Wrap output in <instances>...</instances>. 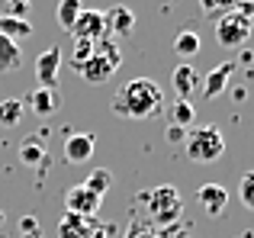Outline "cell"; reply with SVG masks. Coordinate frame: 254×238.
<instances>
[{
	"label": "cell",
	"mask_w": 254,
	"mask_h": 238,
	"mask_svg": "<svg viewBox=\"0 0 254 238\" xmlns=\"http://www.w3.org/2000/svg\"><path fill=\"white\" fill-rule=\"evenodd\" d=\"M103 19H106V36H129L132 29H135V10L132 6H113V10H106L103 13Z\"/></svg>",
	"instance_id": "5bb4252c"
},
{
	"label": "cell",
	"mask_w": 254,
	"mask_h": 238,
	"mask_svg": "<svg viewBox=\"0 0 254 238\" xmlns=\"http://www.w3.org/2000/svg\"><path fill=\"white\" fill-rule=\"evenodd\" d=\"M81 10H84L81 0H58V10H55L58 26H62V29H71V26H74V19L81 16Z\"/></svg>",
	"instance_id": "ffe728a7"
},
{
	"label": "cell",
	"mask_w": 254,
	"mask_h": 238,
	"mask_svg": "<svg viewBox=\"0 0 254 238\" xmlns=\"http://www.w3.org/2000/svg\"><path fill=\"white\" fill-rule=\"evenodd\" d=\"M84 187H87V190H93L97 196H106V190H113V174H110L106 168H93L90 174H87Z\"/></svg>",
	"instance_id": "44dd1931"
},
{
	"label": "cell",
	"mask_w": 254,
	"mask_h": 238,
	"mask_svg": "<svg viewBox=\"0 0 254 238\" xmlns=\"http://www.w3.org/2000/svg\"><path fill=\"white\" fill-rule=\"evenodd\" d=\"M64 206L74 216H97L100 206H103V196H97L93 190H87L84 183H77V187H71L68 193H64Z\"/></svg>",
	"instance_id": "ba28073f"
},
{
	"label": "cell",
	"mask_w": 254,
	"mask_h": 238,
	"mask_svg": "<svg viewBox=\"0 0 254 238\" xmlns=\"http://www.w3.org/2000/svg\"><path fill=\"white\" fill-rule=\"evenodd\" d=\"M93 148H97V138L90 132H71L64 138V161L68 164H87L93 158Z\"/></svg>",
	"instance_id": "30bf717a"
},
{
	"label": "cell",
	"mask_w": 254,
	"mask_h": 238,
	"mask_svg": "<svg viewBox=\"0 0 254 238\" xmlns=\"http://www.w3.org/2000/svg\"><path fill=\"white\" fill-rule=\"evenodd\" d=\"M19 232L26 238H39V222L32 219V216H23V219H19Z\"/></svg>",
	"instance_id": "83f0119b"
},
{
	"label": "cell",
	"mask_w": 254,
	"mask_h": 238,
	"mask_svg": "<svg viewBox=\"0 0 254 238\" xmlns=\"http://www.w3.org/2000/svg\"><path fill=\"white\" fill-rule=\"evenodd\" d=\"M142 203H145V209H148V219L155 222V226H161V229L180 222V213H184V200H180L177 187H171V183L151 187L148 193L142 196Z\"/></svg>",
	"instance_id": "3957f363"
},
{
	"label": "cell",
	"mask_w": 254,
	"mask_h": 238,
	"mask_svg": "<svg viewBox=\"0 0 254 238\" xmlns=\"http://www.w3.org/2000/svg\"><path fill=\"white\" fill-rule=\"evenodd\" d=\"M251 23L254 19H248L238 10L219 16L216 19V42L222 45V49H242V45L248 42V36H251Z\"/></svg>",
	"instance_id": "5b68a950"
},
{
	"label": "cell",
	"mask_w": 254,
	"mask_h": 238,
	"mask_svg": "<svg viewBox=\"0 0 254 238\" xmlns=\"http://www.w3.org/2000/svg\"><path fill=\"white\" fill-rule=\"evenodd\" d=\"M113 116L123 119H151L164 113V90L161 84H155L151 77H135V81H126L123 87L113 94L110 103Z\"/></svg>",
	"instance_id": "6da1fadb"
},
{
	"label": "cell",
	"mask_w": 254,
	"mask_h": 238,
	"mask_svg": "<svg viewBox=\"0 0 254 238\" xmlns=\"http://www.w3.org/2000/svg\"><path fill=\"white\" fill-rule=\"evenodd\" d=\"M113 229L97 222V216H74L64 213L62 222H58V235L62 238H106Z\"/></svg>",
	"instance_id": "8992f818"
},
{
	"label": "cell",
	"mask_w": 254,
	"mask_h": 238,
	"mask_svg": "<svg viewBox=\"0 0 254 238\" xmlns=\"http://www.w3.org/2000/svg\"><path fill=\"white\" fill-rule=\"evenodd\" d=\"M196 200H199V206H203V213L209 216V219H219V216L225 213V206H229V190H225L222 183H203V187L196 190Z\"/></svg>",
	"instance_id": "8fae6325"
},
{
	"label": "cell",
	"mask_w": 254,
	"mask_h": 238,
	"mask_svg": "<svg viewBox=\"0 0 254 238\" xmlns=\"http://www.w3.org/2000/svg\"><path fill=\"white\" fill-rule=\"evenodd\" d=\"M26 107L36 116H52V113L62 110V94H58L55 87H36L29 94V100H26Z\"/></svg>",
	"instance_id": "9a60e30c"
},
{
	"label": "cell",
	"mask_w": 254,
	"mask_h": 238,
	"mask_svg": "<svg viewBox=\"0 0 254 238\" xmlns=\"http://www.w3.org/2000/svg\"><path fill=\"white\" fill-rule=\"evenodd\" d=\"M19 161L26 164V168H42V164H49V151H45V142L39 135H29L23 145H19Z\"/></svg>",
	"instance_id": "2e32d148"
},
{
	"label": "cell",
	"mask_w": 254,
	"mask_h": 238,
	"mask_svg": "<svg viewBox=\"0 0 254 238\" xmlns=\"http://www.w3.org/2000/svg\"><path fill=\"white\" fill-rule=\"evenodd\" d=\"M23 113H26L23 100H0V125H3V129L16 125L19 119H23Z\"/></svg>",
	"instance_id": "603a6c76"
},
{
	"label": "cell",
	"mask_w": 254,
	"mask_h": 238,
	"mask_svg": "<svg viewBox=\"0 0 254 238\" xmlns=\"http://www.w3.org/2000/svg\"><path fill=\"white\" fill-rule=\"evenodd\" d=\"M168 138H171V142H184L187 129H180V125H168Z\"/></svg>",
	"instance_id": "f546056e"
},
{
	"label": "cell",
	"mask_w": 254,
	"mask_h": 238,
	"mask_svg": "<svg viewBox=\"0 0 254 238\" xmlns=\"http://www.w3.org/2000/svg\"><path fill=\"white\" fill-rule=\"evenodd\" d=\"M180 238H187V235H180Z\"/></svg>",
	"instance_id": "1f68e13d"
},
{
	"label": "cell",
	"mask_w": 254,
	"mask_h": 238,
	"mask_svg": "<svg viewBox=\"0 0 254 238\" xmlns=\"http://www.w3.org/2000/svg\"><path fill=\"white\" fill-rule=\"evenodd\" d=\"M238 71V61H222V64H216V68L209 71V74L203 77V84H199V90H203V97L206 100H216L219 94H225V87H229V81H232V74Z\"/></svg>",
	"instance_id": "9c48e42d"
},
{
	"label": "cell",
	"mask_w": 254,
	"mask_h": 238,
	"mask_svg": "<svg viewBox=\"0 0 254 238\" xmlns=\"http://www.w3.org/2000/svg\"><path fill=\"white\" fill-rule=\"evenodd\" d=\"M126 238H158V235L148 232V229H142V226H132L129 232H126Z\"/></svg>",
	"instance_id": "f1b7e54d"
},
{
	"label": "cell",
	"mask_w": 254,
	"mask_h": 238,
	"mask_svg": "<svg viewBox=\"0 0 254 238\" xmlns=\"http://www.w3.org/2000/svg\"><path fill=\"white\" fill-rule=\"evenodd\" d=\"M58 71H62V49L58 45H52V49H45L42 55L36 58V77L42 87H55L58 84Z\"/></svg>",
	"instance_id": "4fadbf2b"
},
{
	"label": "cell",
	"mask_w": 254,
	"mask_h": 238,
	"mask_svg": "<svg viewBox=\"0 0 254 238\" xmlns=\"http://www.w3.org/2000/svg\"><path fill=\"white\" fill-rule=\"evenodd\" d=\"M171 84H174V94H177V100H190V97L199 90L203 77H199V71L193 68L190 61H184V64H177V68H174Z\"/></svg>",
	"instance_id": "7c38bea8"
},
{
	"label": "cell",
	"mask_w": 254,
	"mask_h": 238,
	"mask_svg": "<svg viewBox=\"0 0 254 238\" xmlns=\"http://www.w3.org/2000/svg\"><path fill=\"white\" fill-rule=\"evenodd\" d=\"M171 125H180V129H190V122L196 119V110H193V100H177L171 107Z\"/></svg>",
	"instance_id": "7402d4cb"
},
{
	"label": "cell",
	"mask_w": 254,
	"mask_h": 238,
	"mask_svg": "<svg viewBox=\"0 0 254 238\" xmlns=\"http://www.w3.org/2000/svg\"><path fill=\"white\" fill-rule=\"evenodd\" d=\"M174 55L184 58V61H190V58L199 55V36L193 29H180L177 36H174Z\"/></svg>",
	"instance_id": "e0dca14e"
},
{
	"label": "cell",
	"mask_w": 254,
	"mask_h": 238,
	"mask_svg": "<svg viewBox=\"0 0 254 238\" xmlns=\"http://www.w3.org/2000/svg\"><path fill=\"white\" fill-rule=\"evenodd\" d=\"M71 39H84V42H100V39L106 36V19L100 10H81V16L74 19V26H71Z\"/></svg>",
	"instance_id": "52a82bcc"
},
{
	"label": "cell",
	"mask_w": 254,
	"mask_h": 238,
	"mask_svg": "<svg viewBox=\"0 0 254 238\" xmlns=\"http://www.w3.org/2000/svg\"><path fill=\"white\" fill-rule=\"evenodd\" d=\"M19 64H23V52H19V45L13 42V39L0 36V74H10V71H16Z\"/></svg>",
	"instance_id": "ac0fdd59"
},
{
	"label": "cell",
	"mask_w": 254,
	"mask_h": 238,
	"mask_svg": "<svg viewBox=\"0 0 254 238\" xmlns=\"http://www.w3.org/2000/svg\"><path fill=\"white\" fill-rule=\"evenodd\" d=\"M90 55H93V42H84V39H77V42H74V55H71V68L81 71L84 61H87Z\"/></svg>",
	"instance_id": "4316f807"
},
{
	"label": "cell",
	"mask_w": 254,
	"mask_h": 238,
	"mask_svg": "<svg viewBox=\"0 0 254 238\" xmlns=\"http://www.w3.org/2000/svg\"><path fill=\"white\" fill-rule=\"evenodd\" d=\"M0 36L13 39V42H23V39L32 36V23L29 19H16V16H0Z\"/></svg>",
	"instance_id": "d6986e66"
},
{
	"label": "cell",
	"mask_w": 254,
	"mask_h": 238,
	"mask_svg": "<svg viewBox=\"0 0 254 238\" xmlns=\"http://www.w3.org/2000/svg\"><path fill=\"white\" fill-rule=\"evenodd\" d=\"M187 145V158L193 164H212L225 155V138L216 125H199V129H190L184 138Z\"/></svg>",
	"instance_id": "277c9868"
},
{
	"label": "cell",
	"mask_w": 254,
	"mask_h": 238,
	"mask_svg": "<svg viewBox=\"0 0 254 238\" xmlns=\"http://www.w3.org/2000/svg\"><path fill=\"white\" fill-rule=\"evenodd\" d=\"M238 3H242V0H199V10H203V16L219 19V16H225V13H232Z\"/></svg>",
	"instance_id": "cb8c5ba5"
},
{
	"label": "cell",
	"mask_w": 254,
	"mask_h": 238,
	"mask_svg": "<svg viewBox=\"0 0 254 238\" xmlns=\"http://www.w3.org/2000/svg\"><path fill=\"white\" fill-rule=\"evenodd\" d=\"M119 64H123V52H119V45L113 42L110 36H103L100 42H93V55L84 61V68L77 71V74H81L87 84H106L119 71Z\"/></svg>",
	"instance_id": "7a4b0ae2"
},
{
	"label": "cell",
	"mask_w": 254,
	"mask_h": 238,
	"mask_svg": "<svg viewBox=\"0 0 254 238\" xmlns=\"http://www.w3.org/2000/svg\"><path fill=\"white\" fill-rule=\"evenodd\" d=\"M29 3H32V0H0V16L26 19V13H29Z\"/></svg>",
	"instance_id": "d4e9b609"
},
{
	"label": "cell",
	"mask_w": 254,
	"mask_h": 238,
	"mask_svg": "<svg viewBox=\"0 0 254 238\" xmlns=\"http://www.w3.org/2000/svg\"><path fill=\"white\" fill-rule=\"evenodd\" d=\"M238 196H242V203L254 213V171L242 174V180H238Z\"/></svg>",
	"instance_id": "484cf974"
},
{
	"label": "cell",
	"mask_w": 254,
	"mask_h": 238,
	"mask_svg": "<svg viewBox=\"0 0 254 238\" xmlns=\"http://www.w3.org/2000/svg\"><path fill=\"white\" fill-rule=\"evenodd\" d=\"M235 10H238V13H245L248 19H254V0H242V3H238Z\"/></svg>",
	"instance_id": "4dcf8cb0"
}]
</instances>
